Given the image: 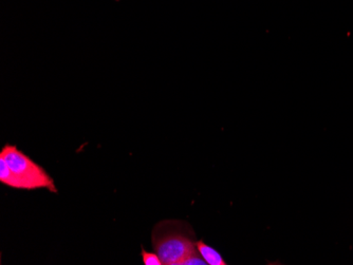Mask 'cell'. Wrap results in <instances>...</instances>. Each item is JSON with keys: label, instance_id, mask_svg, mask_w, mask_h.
I'll list each match as a JSON object with an SVG mask.
<instances>
[{"label": "cell", "instance_id": "cell-1", "mask_svg": "<svg viewBox=\"0 0 353 265\" xmlns=\"http://www.w3.org/2000/svg\"><path fill=\"white\" fill-rule=\"evenodd\" d=\"M186 225L180 221H168L154 227L152 244L163 265H180L197 251L194 233L186 229Z\"/></svg>", "mask_w": 353, "mask_h": 265}, {"label": "cell", "instance_id": "cell-2", "mask_svg": "<svg viewBox=\"0 0 353 265\" xmlns=\"http://www.w3.org/2000/svg\"><path fill=\"white\" fill-rule=\"evenodd\" d=\"M0 157L6 160L25 191L45 189L53 193H59L52 177L16 146L10 144L3 146Z\"/></svg>", "mask_w": 353, "mask_h": 265}, {"label": "cell", "instance_id": "cell-3", "mask_svg": "<svg viewBox=\"0 0 353 265\" xmlns=\"http://www.w3.org/2000/svg\"><path fill=\"white\" fill-rule=\"evenodd\" d=\"M198 252L201 255L202 258L205 260L208 265H227L228 263L222 258L221 254L217 252L215 248L204 243L203 241H197L196 243Z\"/></svg>", "mask_w": 353, "mask_h": 265}, {"label": "cell", "instance_id": "cell-4", "mask_svg": "<svg viewBox=\"0 0 353 265\" xmlns=\"http://www.w3.org/2000/svg\"><path fill=\"white\" fill-rule=\"evenodd\" d=\"M0 182L11 189H23V184L3 157H0Z\"/></svg>", "mask_w": 353, "mask_h": 265}, {"label": "cell", "instance_id": "cell-5", "mask_svg": "<svg viewBox=\"0 0 353 265\" xmlns=\"http://www.w3.org/2000/svg\"><path fill=\"white\" fill-rule=\"evenodd\" d=\"M141 256H142L143 263L144 265H163L160 257L157 255V253L146 252L145 249H141Z\"/></svg>", "mask_w": 353, "mask_h": 265}, {"label": "cell", "instance_id": "cell-6", "mask_svg": "<svg viewBox=\"0 0 353 265\" xmlns=\"http://www.w3.org/2000/svg\"><path fill=\"white\" fill-rule=\"evenodd\" d=\"M180 265H208V263L202 258L197 249L195 253L190 255L185 260L182 261Z\"/></svg>", "mask_w": 353, "mask_h": 265}]
</instances>
